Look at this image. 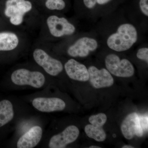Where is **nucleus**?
Masks as SVG:
<instances>
[{"label":"nucleus","instance_id":"nucleus-1","mask_svg":"<svg viewBox=\"0 0 148 148\" xmlns=\"http://www.w3.org/2000/svg\"><path fill=\"white\" fill-rule=\"evenodd\" d=\"M138 39V31L135 26L130 23H124L120 25L116 32L109 36L107 44L112 50L122 52L132 47Z\"/></svg>","mask_w":148,"mask_h":148},{"label":"nucleus","instance_id":"nucleus-2","mask_svg":"<svg viewBox=\"0 0 148 148\" xmlns=\"http://www.w3.org/2000/svg\"><path fill=\"white\" fill-rule=\"evenodd\" d=\"M33 8L32 3L28 0H7L6 2L4 14L13 26L21 25L24 16Z\"/></svg>","mask_w":148,"mask_h":148},{"label":"nucleus","instance_id":"nucleus-3","mask_svg":"<svg viewBox=\"0 0 148 148\" xmlns=\"http://www.w3.org/2000/svg\"><path fill=\"white\" fill-rule=\"evenodd\" d=\"M12 81L18 86L29 85L39 88L43 86L45 78L43 74L36 71H29L25 69H17L11 76Z\"/></svg>","mask_w":148,"mask_h":148},{"label":"nucleus","instance_id":"nucleus-4","mask_svg":"<svg viewBox=\"0 0 148 148\" xmlns=\"http://www.w3.org/2000/svg\"><path fill=\"white\" fill-rule=\"evenodd\" d=\"M105 64L107 70L115 76L130 77L134 74L135 69L132 63L127 59H121L114 53L106 56Z\"/></svg>","mask_w":148,"mask_h":148},{"label":"nucleus","instance_id":"nucleus-5","mask_svg":"<svg viewBox=\"0 0 148 148\" xmlns=\"http://www.w3.org/2000/svg\"><path fill=\"white\" fill-rule=\"evenodd\" d=\"M33 56L36 63L49 75L56 76L63 71L64 66L61 61L51 56L43 49H36Z\"/></svg>","mask_w":148,"mask_h":148},{"label":"nucleus","instance_id":"nucleus-6","mask_svg":"<svg viewBox=\"0 0 148 148\" xmlns=\"http://www.w3.org/2000/svg\"><path fill=\"white\" fill-rule=\"evenodd\" d=\"M47 25L50 34L56 38H61L73 34L76 28L66 18L51 15L47 17Z\"/></svg>","mask_w":148,"mask_h":148},{"label":"nucleus","instance_id":"nucleus-7","mask_svg":"<svg viewBox=\"0 0 148 148\" xmlns=\"http://www.w3.org/2000/svg\"><path fill=\"white\" fill-rule=\"evenodd\" d=\"M97 41L93 38L84 37L80 38L67 49V53L73 57H85L98 47Z\"/></svg>","mask_w":148,"mask_h":148},{"label":"nucleus","instance_id":"nucleus-8","mask_svg":"<svg viewBox=\"0 0 148 148\" xmlns=\"http://www.w3.org/2000/svg\"><path fill=\"white\" fill-rule=\"evenodd\" d=\"M90 84L94 88L99 89L110 87L114 84V80L110 73L107 69H98L91 66L88 69Z\"/></svg>","mask_w":148,"mask_h":148},{"label":"nucleus","instance_id":"nucleus-9","mask_svg":"<svg viewBox=\"0 0 148 148\" xmlns=\"http://www.w3.org/2000/svg\"><path fill=\"white\" fill-rule=\"evenodd\" d=\"M79 134V130L75 125H70L59 134L51 138L49 144L50 148H64L67 145L73 143Z\"/></svg>","mask_w":148,"mask_h":148},{"label":"nucleus","instance_id":"nucleus-10","mask_svg":"<svg viewBox=\"0 0 148 148\" xmlns=\"http://www.w3.org/2000/svg\"><path fill=\"white\" fill-rule=\"evenodd\" d=\"M121 129L125 139L130 140L135 135L143 137L144 131L140 124L139 115L137 113L129 114L122 123Z\"/></svg>","mask_w":148,"mask_h":148},{"label":"nucleus","instance_id":"nucleus-11","mask_svg":"<svg viewBox=\"0 0 148 148\" xmlns=\"http://www.w3.org/2000/svg\"><path fill=\"white\" fill-rule=\"evenodd\" d=\"M32 105L37 110L44 112L62 111L66 106L65 102L60 98L44 97L35 98Z\"/></svg>","mask_w":148,"mask_h":148},{"label":"nucleus","instance_id":"nucleus-12","mask_svg":"<svg viewBox=\"0 0 148 148\" xmlns=\"http://www.w3.org/2000/svg\"><path fill=\"white\" fill-rule=\"evenodd\" d=\"M64 69L68 76L72 79L79 82H86L89 79L87 68L75 59L72 58L68 61Z\"/></svg>","mask_w":148,"mask_h":148},{"label":"nucleus","instance_id":"nucleus-13","mask_svg":"<svg viewBox=\"0 0 148 148\" xmlns=\"http://www.w3.org/2000/svg\"><path fill=\"white\" fill-rule=\"evenodd\" d=\"M42 135V130L39 126H34L29 130L18 139V148H32L39 143Z\"/></svg>","mask_w":148,"mask_h":148},{"label":"nucleus","instance_id":"nucleus-14","mask_svg":"<svg viewBox=\"0 0 148 148\" xmlns=\"http://www.w3.org/2000/svg\"><path fill=\"white\" fill-rule=\"evenodd\" d=\"M19 43V38L15 33L9 32L0 33V51L14 50Z\"/></svg>","mask_w":148,"mask_h":148},{"label":"nucleus","instance_id":"nucleus-15","mask_svg":"<svg viewBox=\"0 0 148 148\" xmlns=\"http://www.w3.org/2000/svg\"><path fill=\"white\" fill-rule=\"evenodd\" d=\"M14 116L12 104L8 100L0 101V127L7 124Z\"/></svg>","mask_w":148,"mask_h":148},{"label":"nucleus","instance_id":"nucleus-16","mask_svg":"<svg viewBox=\"0 0 148 148\" xmlns=\"http://www.w3.org/2000/svg\"><path fill=\"white\" fill-rule=\"evenodd\" d=\"M85 132L89 138L99 142L106 140L107 135L102 127H98L92 124H88L84 128Z\"/></svg>","mask_w":148,"mask_h":148},{"label":"nucleus","instance_id":"nucleus-17","mask_svg":"<svg viewBox=\"0 0 148 148\" xmlns=\"http://www.w3.org/2000/svg\"><path fill=\"white\" fill-rule=\"evenodd\" d=\"M46 7L50 10H62L65 8L66 4L64 0H46Z\"/></svg>","mask_w":148,"mask_h":148},{"label":"nucleus","instance_id":"nucleus-18","mask_svg":"<svg viewBox=\"0 0 148 148\" xmlns=\"http://www.w3.org/2000/svg\"><path fill=\"white\" fill-rule=\"evenodd\" d=\"M107 120V116L104 113H99L91 116L88 119L90 124L98 127H103Z\"/></svg>","mask_w":148,"mask_h":148},{"label":"nucleus","instance_id":"nucleus-19","mask_svg":"<svg viewBox=\"0 0 148 148\" xmlns=\"http://www.w3.org/2000/svg\"><path fill=\"white\" fill-rule=\"evenodd\" d=\"M137 57L140 60L145 61L148 63V48L142 47L137 51Z\"/></svg>","mask_w":148,"mask_h":148},{"label":"nucleus","instance_id":"nucleus-20","mask_svg":"<svg viewBox=\"0 0 148 148\" xmlns=\"http://www.w3.org/2000/svg\"><path fill=\"white\" fill-rule=\"evenodd\" d=\"M139 120L141 127L143 128L144 132L148 131V114L139 115Z\"/></svg>","mask_w":148,"mask_h":148},{"label":"nucleus","instance_id":"nucleus-21","mask_svg":"<svg viewBox=\"0 0 148 148\" xmlns=\"http://www.w3.org/2000/svg\"><path fill=\"white\" fill-rule=\"evenodd\" d=\"M139 6L141 12L145 15L148 16V0H140Z\"/></svg>","mask_w":148,"mask_h":148},{"label":"nucleus","instance_id":"nucleus-22","mask_svg":"<svg viewBox=\"0 0 148 148\" xmlns=\"http://www.w3.org/2000/svg\"><path fill=\"white\" fill-rule=\"evenodd\" d=\"M84 4L86 8L92 9L97 4V0H83Z\"/></svg>","mask_w":148,"mask_h":148},{"label":"nucleus","instance_id":"nucleus-23","mask_svg":"<svg viewBox=\"0 0 148 148\" xmlns=\"http://www.w3.org/2000/svg\"><path fill=\"white\" fill-rule=\"evenodd\" d=\"M112 0H97V4L99 5H103L108 3Z\"/></svg>","mask_w":148,"mask_h":148},{"label":"nucleus","instance_id":"nucleus-24","mask_svg":"<svg viewBox=\"0 0 148 148\" xmlns=\"http://www.w3.org/2000/svg\"><path fill=\"white\" fill-rule=\"evenodd\" d=\"M134 147H133V146L128 145H124L122 147V148H134Z\"/></svg>","mask_w":148,"mask_h":148},{"label":"nucleus","instance_id":"nucleus-25","mask_svg":"<svg viewBox=\"0 0 148 148\" xmlns=\"http://www.w3.org/2000/svg\"><path fill=\"white\" fill-rule=\"evenodd\" d=\"M101 147L98 146H91L89 147V148H101Z\"/></svg>","mask_w":148,"mask_h":148}]
</instances>
